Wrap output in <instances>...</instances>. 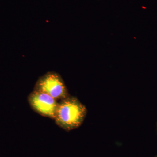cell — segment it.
Wrapping results in <instances>:
<instances>
[{"label":"cell","instance_id":"cell-1","mask_svg":"<svg viewBox=\"0 0 157 157\" xmlns=\"http://www.w3.org/2000/svg\"><path fill=\"white\" fill-rule=\"evenodd\" d=\"M86 113L85 106L77 98L70 96L59 103L54 120L59 126L70 131L81 125Z\"/></svg>","mask_w":157,"mask_h":157},{"label":"cell","instance_id":"cell-2","mask_svg":"<svg viewBox=\"0 0 157 157\" xmlns=\"http://www.w3.org/2000/svg\"><path fill=\"white\" fill-rule=\"evenodd\" d=\"M34 90L48 94L56 100L70 96L61 76L55 72H48L39 78Z\"/></svg>","mask_w":157,"mask_h":157},{"label":"cell","instance_id":"cell-3","mask_svg":"<svg viewBox=\"0 0 157 157\" xmlns=\"http://www.w3.org/2000/svg\"><path fill=\"white\" fill-rule=\"evenodd\" d=\"M28 101L36 112L54 119L59 104L55 99L48 94L34 90L29 95Z\"/></svg>","mask_w":157,"mask_h":157},{"label":"cell","instance_id":"cell-4","mask_svg":"<svg viewBox=\"0 0 157 157\" xmlns=\"http://www.w3.org/2000/svg\"><path fill=\"white\" fill-rule=\"evenodd\" d=\"M155 157H157V155Z\"/></svg>","mask_w":157,"mask_h":157},{"label":"cell","instance_id":"cell-5","mask_svg":"<svg viewBox=\"0 0 157 157\" xmlns=\"http://www.w3.org/2000/svg\"></svg>","mask_w":157,"mask_h":157}]
</instances>
